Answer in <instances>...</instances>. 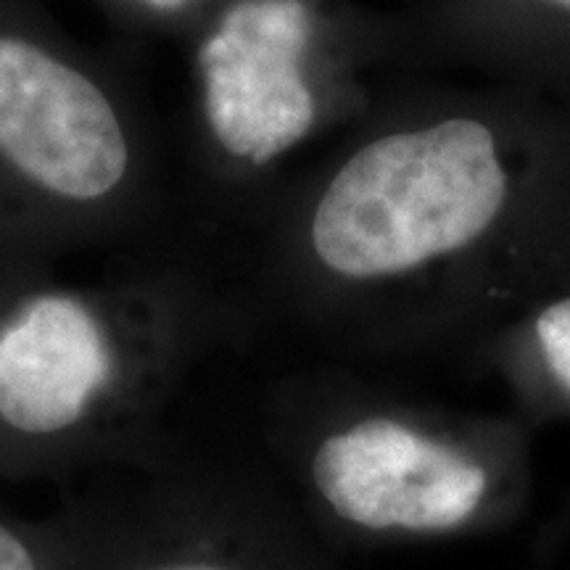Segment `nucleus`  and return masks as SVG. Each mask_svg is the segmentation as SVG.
<instances>
[{"label":"nucleus","instance_id":"1","mask_svg":"<svg viewBox=\"0 0 570 570\" xmlns=\"http://www.w3.org/2000/svg\"><path fill=\"white\" fill-rule=\"evenodd\" d=\"M244 327L399 346L570 291V101L407 77L225 240Z\"/></svg>","mask_w":570,"mask_h":570},{"label":"nucleus","instance_id":"2","mask_svg":"<svg viewBox=\"0 0 570 570\" xmlns=\"http://www.w3.org/2000/svg\"><path fill=\"white\" fill-rule=\"evenodd\" d=\"M240 333L223 246L194 225L92 281H0V479L156 460L196 367Z\"/></svg>","mask_w":570,"mask_h":570},{"label":"nucleus","instance_id":"3","mask_svg":"<svg viewBox=\"0 0 570 570\" xmlns=\"http://www.w3.org/2000/svg\"><path fill=\"white\" fill-rule=\"evenodd\" d=\"M183 227L175 156L125 53L85 46L40 0H0V281Z\"/></svg>","mask_w":570,"mask_h":570},{"label":"nucleus","instance_id":"4","mask_svg":"<svg viewBox=\"0 0 570 570\" xmlns=\"http://www.w3.org/2000/svg\"><path fill=\"white\" fill-rule=\"evenodd\" d=\"M177 188L225 246L298 164L407 77L402 11L356 0H223L183 38Z\"/></svg>","mask_w":570,"mask_h":570},{"label":"nucleus","instance_id":"5","mask_svg":"<svg viewBox=\"0 0 570 570\" xmlns=\"http://www.w3.org/2000/svg\"><path fill=\"white\" fill-rule=\"evenodd\" d=\"M283 399L296 423L288 444L338 520L370 531H446L483 504L491 460L468 433L458 436L389 407L338 402L312 410Z\"/></svg>","mask_w":570,"mask_h":570},{"label":"nucleus","instance_id":"6","mask_svg":"<svg viewBox=\"0 0 570 570\" xmlns=\"http://www.w3.org/2000/svg\"><path fill=\"white\" fill-rule=\"evenodd\" d=\"M407 63L570 101V0H407Z\"/></svg>","mask_w":570,"mask_h":570},{"label":"nucleus","instance_id":"7","mask_svg":"<svg viewBox=\"0 0 570 570\" xmlns=\"http://www.w3.org/2000/svg\"><path fill=\"white\" fill-rule=\"evenodd\" d=\"M499 346L544 391L570 404V291L499 327Z\"/></svg>","mask_w":570,"mask_h":570},{"label":"nucleus","instance_id":"8","mask_svg":"<svg viewBox=\"0 0 570 570\" xmlns=\"http://www.w3.org/2000/svg\"><path fill=\"white\" fill-rule=\"evenodd\" d=\"M77 541V512L67 523H35L0 502V570H71Z\"/></svg>","mask_w":570,"mask_h":570},{"label":"nucleus","instance_id":"9","mask_svg":"<svg viewBox=\"0 0 570 570\" xmlns=\"http://www.w3.org/2000/svg\"><path fill=\"white\" fill-rule=\"evenodd\" d=\"M119 30L183 40L223 0H92Z\"/></svg>","mask_w":570,"mask_h":570}]
</instances>
